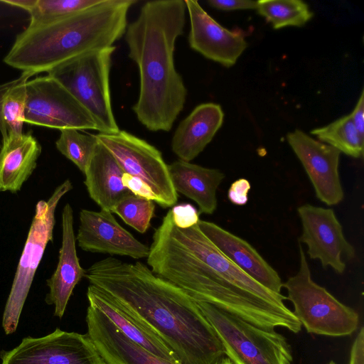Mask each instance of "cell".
<instances>
[{"label":"cell","instance_id":"52a82bcc","mask_svg":"<svg viewBox=\"0 0 364 364\" xmlns=\"http://www.w3.org/2000/svg\"><path fill=\"white\" fill-rule=\"evenodd\" d=\"M72 189L71 181L66 179L47 200H41L36 205L35 215L3 314L2 326L6 334L13 333L17 328L37 268L48 243L53 239L55 209L61 198Z\"/></svg>","mask_w":364,"mask_h":364},{"label":"cell","instance_id":"9c48e42d","mask_svg":"<svg viewBox=\"0 0 364 364\" xmlns=\"http://www.w3.org/2000/svg\"><path fill=\"white\" fill-rule=\"evenodd\" d=\"M25 122L60 131L66 129L99 131L91 114L49 75L27 81Z\"/></svg>","mask_w":364,"mask_h":364},{"label":"cell","instance_id":"ba28073f","mask_svg":"<svg viewBox=\"0 0 364 364\" xmlns=\"http://www.w3.org/2000/svg\"><path fill=\"white\" fill-rule=\"evenodd\" d=\"M95 136L124 173L140 178L150 187L157 204L166 208L176 203L178 193L173 186L168 164L159 149L124 130Z\"/></svg>","mask_w":364,"mask_h":364},{"label":"cell","instance_id":"d6a6232c","mask_svg":"<svg viewBox=\"0 0 364 364\" xmlns=\"http://www.w3.org/2000/svg\"><path fill=\"white\" fill-rule=\"evenodd\" d=\"M349 364H364V328L362 326L350 349Z\"/></svg>","mask_w":364,"mask_h":364},{"label":"cell","instance_id":"e0dca14e","mask_svg":"<svg viewBox=\"0 0 364 364\" xmlns=\"http://www.w3.org/2000/svg\"><path fill=\"white\" fill-rule=\"evenodd\" d=\"M76 239L73 229V210L66 203L62 213V245L58 263L53 275L47 279L49 292L45 301L54 305V316L61 318L75 286L85 277L76 251Z\"/></svg>","mask_w":364,"mask_h":364},{"label":"cell","instance_id":"d6986e66","mask_svg":"<svg viewBox=\"0 0 364 364\" xmlns=\"http://www.w3.org/2000/svg\"><path fill=\"white\" fill-rule=\"evenodd\" d=\"M89 305L100 309L127 338L151 353L181 364L173 352L117 301L93 285L87 287Z\"/></svg>","mask_w":364,"mask_h":364},{"label":"cell","instance_id":"8fae6325","mask_svg":"<svg viewBox=\"0 0 364 364\" xmlns=\"http://www.w3.org/2000/svg\"><path fill=\"white\" fill-rule=\"evenodd\" d=\"M297 212L302 227L299 242L307 246L309 257L320 260L323 268L330 267L338 274L343 273L345 259H353L355 251L346 239L334 210L304 204Z\"/></svg>","mask_w":364,"mask_h":364},{"label":"cell","instance_id":"2e32d148","mask_svg":"<svg viewBox=\"0 0 364 364\" xmlns=\"http://www.w3.org/2000/svg\"><path fill=\"white\" fill-rule=\"evenodd\" d=\"M201 232L231 262L270 291L281 294L282 282L277 271L246 240L212 222L199 220Z\"/></svg>","mask_w":364,"mask_h":364},{"label":"cell","instance_id":"277c9868","mask_svg":"<svg viewBox=\"0 0 364 364\" xmlns=\"http://www.w3.org/2000/svg\"><path fill=\"white\" fill-rule=\"evenodd\" d=\"M299 250V271L282 284L294 314L308 333L333 337L352 334L358 326V313L314 282L301 242Z\"/></svg>","mask_w":364,"mask_h":364},{"label":"cell","instance_id":"3957f363","mask_svg":"<svg viewBox=\"0 0 364 364\" xmlns=\"http://www.w3.org/2000/svg\"><path fill=\"white\" fill-rule=\"evenodd\" d=\"M136 0H103L64 18L29 24L4 62L31 76L73 58L110 46L124 35L129 9Z\"/></svg>","mask_w":364,"mask_h":364},{"label":"cell","instance_id":"603a6c76","mask_svg":"<svg viewBox=\"0 0 364 364\" xmlns=\"http://www.w3.org/2000/svg\"><path fill=\"white\" fill-rule=\"evenodd\" d=\"M31 77L30 74L22 73L17 79L0 85V132L2 139L23 134L26 82Z\"/></svg>","mask_w":364,"mask_h":364},{"label":"cell","instance_id":"5b68a950","mask_svg":"<svg viewBox=\"0 0 364 364\" xmlns=\"http://www.w3.org/2000/svg\"><path fill=\"white\" fill-rule=\"evenodd\" d=\"M116 46L94 50L73 58L48 75L61 83L91 114L100 133L119 131L112 111L109 73Z\"/></svg>","mask_w":364,"mask_h":364},{"label":"cell","instance_id":"6da1fadb","mask_svg":"<svg viewBox=\"0 0 364 364\" xmlns=\"http://www.w3.org/2000/svg\"><path fill=\"white\" fill-rule=\"evenodd\" d=\"M84 277L155 333L181 364H213L225 355L219 337L196 301L144 263L109 257L85 269Z\"/></svg>","mask_w":364,"mask_h":364},{"label":"cell","instance_id":"5bb4252c","mask_svg":"<svg viewBox=\"0 0 364 364\" xmlns=\"http://www.w3.org/2000/svg\"><path fill=\"white\" fill-rule=\"evenodd\" d=\"M190 18V47L226 68L234 65L248 44L241 30L230 31L215 21L198 1L184 0Z\"/></svg>","mask_w":364,"mask_h":364},{"label":"cell","instance_id":"4dcf8cb0","mask_svg":"<svg viewBox=\"0 0 364 364\" xmlns=\"http://www.w3.org/2000/svg\"><path fill=\"white\" fill-rule=\"evenodd\" d=\"M251 188L249 181L239 178L234 181L228 192V199L235 205H243L248 200L247 193Z\"/></svg>","mask_w":364,"mask_h":364},{"label":"cell","instance_id":"cb8c5ba5","mask_svg":"<svg viewBox=\"0 0 364 364\" xmlns=\"http://www.w3.org/2000/svg\"><path fill=\"white\" fill-rule=\"evenodd\" d=\"M311 134L353 158H360L363 154L364 138L358 132L350 114L343 116L329 124L314 129Z\"/></svg>","mask_w":364,"mask_h":364},{"label":"cell","instance_id":"44dd1931","mask_svg":"<svg viewBox=\"0 0 364 364\" xmlns=\"http://www.w3.org/2000/svg\"><path fill=\"white\" fill-rule=\"evenodd\" d=\"M175 191L195 201L199 213L213 214L216 210V192L225 177L219 169L177 160L168 165Z\"/></svg>","mask_w":364,"mask_h":364},{"label":"cell","instance_id":"83f0119b","mask_svg":"<svg viewBox=\"0 0 364 364\" xmlns=\"http://www.w3.org/2000/svg\"><path fill=\"white\" fill-rule=\"evenodd\" d=\"M154 210V201L131 194L117 203L111 213L118 215L137 232L144 233L151 226Z\"/></svg>","mask_w":364,"mask_h":364},{"label":"cell","instance_id":"ac0fdd59","mask_svg":"<svg viewBox=\"0 0 364 364\" xmlns=\"http://www.w3.org/2000/svg\"><path fill=\"white\" fill-rule=\"evenodd\" d=\"M223 119L220 105L213 102L198 105L176 128L171 141L173 152L180 160H193L212 141Z\"/></svg>","mask_w":364,"mask_h":364},{"label":"cell","instance_id":"e575fe53","mask_svg":"<svg viewBox=\"0 0 364 364\" xmlns=\"http://www.w3.org/2000/svg\"><path fill=\"white\" fill-rule=\"evenodd\" d=\"M0 1L12 6L23 9L28 12H30L36 2V0H2Z\"/></svg>","mask_w":364,"mask_h":364},{"label":"cell","instance_id":"9a60e30c","mask_svg":"<svg viewBox=\"0 0 364 364\" xmlns=\"http://www.w3.org/2000/svg\"><path fill=\"white\" fill-rule=\"evenodd\" d=\"M85 321L87 334L105 364H176L130 340L95 306H88Z\"/></svg>","mask_w":364,"mask_h":364},{"label":"cell","instance_id":"ffe728a7","mask_svg":"<svg viewBox=\"0 0 364 364\" xmlns=\"http://www.w3.org/2000/svg\"><path fill=\"white\" fill-rule=\"evenodd\" d=\"M123 170L111 153L98 141L84 173L90 197L101 208L110 210L122 198L132 194L123 186Z\"/></svg>","mask_w":364,"mask_h":364},{"label":"cell","instance_id":"8992f818","mask_svg":"<svg viewBox=\"0 0 364 364\" xmlns=\"http://www.w3.org/2000/svg\"><path fill=\"white\" fill-rule=\"evenodd\" d=\"M196 304L235 364H291V346L282 334L258 328L210 304Z\"/></svg>","mask_w":364,"mask_h":364},{"label":"cell","instance_id":"f546056e","mask_svg":"<svg viewBox=\"0 0 364 364\" xmlns=\"http://www.w3.org/2000/svg\"><path fill=\"white\" fill-rule=\"evenodd\" d=\"M122 181L123 186L134 196L156 202V197L150 187L140 178L124 173Z\"/></svg>","mask_w":364,"mask_h":364},{"label":"cell","instance_id":"1f68e13d","mask_svg":"<svg viewBox=\"0 0 364 364\" xmlns=\"http://www.w3.org/2000/svg\"><path fill=\"white\" fill-rule=\"evenodd\" d=\"M209 6L221 11L257 9L258 1L252 0H208Z\"/></svg>","mask_w":364,"mask_h":364},{"label":"cell","instance_id":"f1b7e54d","mask_svg":"<svg viewBox=\"0 0 364 364\" xmlns=\"http://www.w3.org/2000/svg\"><path fill=\"white\" fill-rule=\"evenodd\" d=\"M173 224L182 229L188 228L198 224L199 213L191 203L173 205L170 210Z\"/></svg>","mask_w":364,"mask_h":364},{"label":"cell","instance_id":"7402d4cb","mask_svg":"<svg viewBox=\"0 0 364 364\" xmlns=\"http://www.w3.org/2000/svg\"><path fill=\"white\" fill-rule=\"evenodd\" d=\"M41 146L30 133L2 139L0 149V191L16 193L36 167Z\"/></svg>","mask_w":364,"mask_h":364},{"label":"cell","instance_id":"d4e9b609","mask_svg":"<svg viewBox=\"0 0 364 364\" xmlns=\"http://www.w3.org/2000/svg\"><path fill=\"white\" fill-rule=\"evenodd\" d=\"M257 10L274 29L303 26L314 16L309 6L300 0H260Z\"/></svg>","mask_w":364,"mask_h":364},{"label":"cell","instance_id":"4fadbf2b","mask_svg":"<svg viewBox=\"0 0 364 364\" xmlns=\"http://www.w3.org/2000/svg\"><path fill=\"white\" fill-rule=\"evenodd\" d=\"M78 246L94 253L147 258L149 247L121 226L110 210L80 212V225L75 237Z\"/></svg>","mask_w":364,"mask_h":364},{"label":"cell","instance_id":"4316f807","mask_svg":"<svg viewBox=\"0 0 364 364\" xmlns=\"http://www.w3.org/2000/svg\"><path fill=\"white\" fill-rule=\"evenodd\" d=\"M103 0H36L30 11L31 24L53 21L96 6Z\"/></svg>","mask_w":364,"mask_h":364},{"label":"cell","instance_id":"8d00e7d4","mask_svg":"<svg viewBox=\"0 0 364 364\" xmlns=\"http://www.w3.org/2000/svg\"><path fill=\"white\" fill-rule=\"evenodd\" d=\"M328 364H336L333 360H331Z\"/></svg>","mask_w":364,"mask_h":364},{"label":"cell","instance_id":"7a4b0ae2","mask_svg":"<svg viewBox=\"0 0 364 364\" xmlns=\"http://www.w3.org/2000/svg\"><path fill=\"white\" fill-rule=\"evenodd\" d=\"M186 9L184 0L146 1L124 33L129 57L136 64L140 77L139 95L132 109L151 132H169L186 103L187 89L174 63Z\"/></svg>","mask_w":364,"mask_h":364},{"label":"cell","instance_id":"30bf717a","mask_svg":"<svg viewBox=\"0 0 364 364\" xmlns=\"http://www.w3.org/2000/svg\"><path fill=\"white\" fill-rule=\"evenodd\" d=\"M1 364H105L89 336L57 328L40 338L26 337L2 351Z\"/></svg>","mask_w":364,"mask_h":364},{"label":"cell","instance_id":"836d02e7","mask_svg":"<svg viewBox=\"0 0 364 364\" xmlns=\"http://www.w3.org/2000/svg\"><path fill=\"white\" fill-rule=\"evenodd\" d=\"M351 119L358 134L364 138V91L360 96L353 112L350 114Z\"/></svg>","mask_w":364,"mask_h":364},{"label":"cell","instance_id":"d590c367","mask_svg":"<svg viewBox=\"0 0 364 364\" xmlns=\"http://www.w3.org/2000/svg\"><path fill=\"white\" fill-rule=\"evenodd\" d=\"M213 364H235V363L228 357L225 355L223 358H220L218 360H217Z\"/></svg>","mask_w":364,"mask_h":364},{"label":"cell","instance_id":"484cf974","mask_svg":"<svg viewBox=\"0 0 364 364\" xmlns=\"http://www.w3.org/2000/svg\"><path fill=\"white\" fill-rule=\"evenodd\" d=\"M97 143L95 134H84L75 129H66L60 131L55 146L84 174Z\"/></svg>","mask_w":364,"mask_h":364},{"label":"cell","instance_id":"7c38bea8","mask_svg":"<svg viewBox=\"0 0 364 364\" xmlns=\"http://www.w3.org/2000/svg\"><path fill=\"white\" fill-rule=\"evenodd\" d=\"M287 139L303 165L316 197L328 205L341 203L344 193L338 172L340 151L299 129L289 132Z\"/></svg>","mask_w":364,"mask_h":364}]
</instances>
